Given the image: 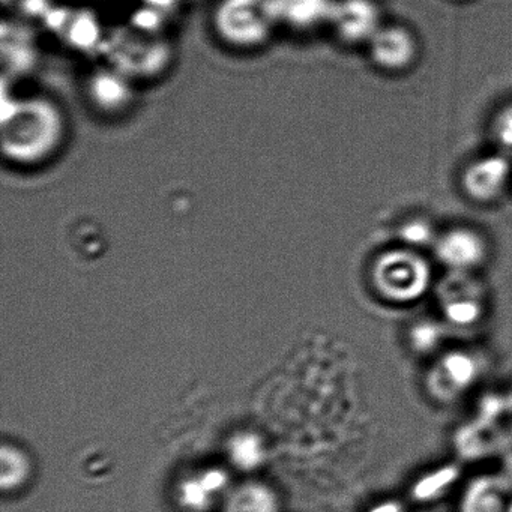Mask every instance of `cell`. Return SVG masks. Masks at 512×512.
Wrapping results in <instances>:
<instances>
[{
	"label": "cell",
	"instance_id": "cell-14",
	"mask_svg": "<svg viewBox=\"0 0 512 512\" xmlns=\"http://www.w3.org/2000/svg\"><path fill=\"white\" fill-rule=\"evenodd\" d=\"M427 221L413 220L407 223L401 230V238L409 247H425L428 244H436L439 236Z\"/></svg>",
	"mask_w": 512,
	"mask_h": 512
},
{
	"label": "cell",
	"instance_id": "cell-17",
	"mask_svg": "<svg viewBox=\"0 0 512 512\" xmlns=\"http://www.w3.org/2000/svg\"><path fill=\"white\" fill-rule=\"evenodd\" d=\"M506 457H508V467L512 472V436L511 440H509V451L506 452Z\"/></svg>",
	"mask_w": 512,
	"mask_h": 512
},
{
	"label": "cell",
	"instance_id": "cell-1",
	"mask_svg": "<svg viewBox=\"0 0 512 512\" xmlns=\"http://www.w3.org/2000/svg\"><path fill=\"white\" fill-rule=\"evenodd\" d=\"M376 292L385 301L406 305L424 298L431 284L427 260L410 248L391 250L377 257L371 271Z\"/></svg>",
	"mask_w": 512,
	"mask_h": 512
},
{
	"label": "cell",
	"instance_id": "cell-9",
	"mask_svg": "<svg viewBox=\"0 0 512 512\" xmlns=\"http://www.w3.org/2000/svg\"><path fill=\"white\" fill-rule=\"evenodd\" d=\"M505 484L494 476L473 479L461 497V512H509Z\"/></svg>",
	"mask_w": 512,
	"mask_h": 512
},
{
	"label": "cell",
	"instance_id": "cell-18",
	"mask_svg": "<svg viewBox=\"0 0 512 512\" xmlns=\"http://www.w3.org/2000/svg\"><path fill=\"white\" fill-rule=\"evenodd\" d=\"M506 407H508L509 410L512 412V389L509 391L508 398H506Z\"/></svg>",
	"mask_w": 512,
	"mask_h": 512
},
{
	"label": "cell",
	"instance_id": "cell-16",
	"mask_svg": "<svg viewBox=\"0 0 512 512\" xmlns=\"http://www.w3.org/2000/svg\"><path fill=\"white\" fill-rule=\"evenodd\" d=\"M371 512H401V508L398 506V503L395 505V503L386 502L383 503V505L377 506V508Z\"/></svg>",
	"mask_w": 512,
	"mask_h": 512
},
{
	"label": "cell",
	"instance_id": "cell-5",
	"mask_svg": "<svg viewBox=\"0 0 512 512\" xmlns=\"http://www.w3.org/2000/svg\"><path fill=\"white\" fill-rule=\"evenodd\" d=\"M469 272H452L443 281L440 301L446 319L454 325L469 326L482 316L481 296L475 281L467 278Z\"/></svg>",
	"mask_w": 512,
	"mask_h": 512
},
{
	"label": "cell",
	"instance_id": "cell-12",
	"mask_svg": "<svg viewBox=\"0 0 512 512\" xmlns=\"http://www.w3.org/2000/svg\"><path fill=\"white\" fill-rule=\"evenodd\" d=\"M32 464L28 455L16 446L5 445L0 452V485L4 491L22 487L31 476Z\"/></svg>",
	"mask_w": 512,
	"mask_h": 512
},
{
	"label": "cell",
	"instance_id": "cell-6",
	"mask_svg": "<svg viewBox=\"0 0 512 512\" xmlns=\"http://www.w3.org/2000/svg\"><path fill=\"white\" fill-rule=\"evenodd\" d=\"M371 58L377 67L400 71L412 65L418 44L412 32L401 26H382L370 41Z\"/></svg>",
	"mask_w": 512,
	"mask_h": 512
},
{
	"label": "cell",
	"instance_id": "cell-11",
	"mask_svg": "<svg viewBox=\"0 0 512 512\" xmlns=\"http://www.w3.org/2000/svg\"><path fill=\"white\" fill-rule=\"evenodd\" d=\"M229 457L238 469L256 470L265 463V443L256 433L241 431L229 440Z\"/></svg>",
	"mask_w": 512,
	"mask_h": 512
},
{
	"label": "cell",
	"instance_id": "cell-10",
	"mask_svg": "<svg viewBox=\"0 0 512 512\" xmlns=\"http://www.w3.org/2000/svg\"><path fill=\"white\" fill-rule=\"evenodd\" d=\"M274 491L260 482H247L235 488L227 497L224 512H277Z\"/></svg>",
	"mask_w": 512,
	"mask_h": 512
},
{
	"label": "cell",
	"instance_id": "cell-3",
	"mask_svg": "<svg viewBox=\"0 0 512 512\" xmlns=\"http://www.w3.org/2000/svg\"><path fill=\"white\" fill-rule=\"evenodd\" d=\"M511 178L509 158L503 154L488 155L464 170L463 187L470 199L490 203L505 194Z\"/></svg>",
	"mask_w": 512,
	"mask_h": 512
},
{
	"label": "cell",
	"instance_id": "cell-7",
	"mask_svg": "<svg viewBox=\"0 0 512 512\" xmlns=\"http://www.w3.org/2000/svg\"><path fill=\"white\" fill-rule=\"evenodd\" d=\"M229 487V476L221 469H206L182 479L178 502L185 511L206 512Z\"/></svg>",
	"mask_w": 512,
	"mask_h": 512
},
{
	"label": "cell",
	"instance_id": "cell-4",
	"mask_svg": "<svg viewBox=\"0 0 512 512\" xmlns=\"http://www.w3.org/2000/svg\"><path fill=\"white\" fill-rule=\"evenodd\" d=\"M434 251L449 271L470 272L484 262L487 244L475 230L455 227L437 238Z\"/></svg>",
	"mask_w": 512,
	"mask_h": 512
},
{
	"label": "cell",
	"instance_id": "cell-15",
	"mask_svg": "<svg viewBox=\"0 0 512 512\" xmlns=\"http://www.w3.org/2000/svg\"><path fill=\"white\" fill-rule=\"evenodd\" d=\"M455 472L454 470L446 469L439 470V472L434 473V475H427L424 479H419L418 484H416L415 491L418 493L419 497H427L428 491L433 488V494L431 497L439 494V490L436 487L440 488V491H443V487L448 488L451 485V482L454 481Z\"/></svg>",
	"mask_w": 512,
	"mask_h": 512
},
{
	"label": "cell",
	"instance_id": "cell-2",
	"mask_svg": "<svg viewBox=\"0 0 512 512\" xmlns=\"http://www.w3.org/2000/svg\"><path fill=\"white\" fill-rule=\"evenodd\" d=\"M478 356L467 350H451L440 356L425 376V389L436 403L451 404L463 398L481 377Z\"/></svg>",
	"mask_w": 512,
	"mask_h": 512
},
{
	"label": "cell",
	"instance_id": "cell-8",
	"mask_svg": "<svg viewBox=\"0 0 512 512\" xmlns=\"http://www.w3.org/2000/svg\"><path fill=\"white\" fill-rule=\"evenodd\" d=\"M337 22L341 34L350 41H368L377 34L380 11L373 0H343L337 8Z\"/></svg>",
	"mask_w": 512,
	"mask_h": 512
},
{
	"label": "cell",
	"instance_id": "cell-13",
	"mask_svg": "<svg viewBox=\"0 0 512 512\" xmlns=\"http://www.w3.org/2000/svg\"><path fill=\"white\" fill-rule=\"evenodd\" d=\"M493 136L500 152L512 158V104L497 113L493 124Z\"/></svg>",
	"mask_w": 512,
	"mask_h": 512
}]
</instances>
